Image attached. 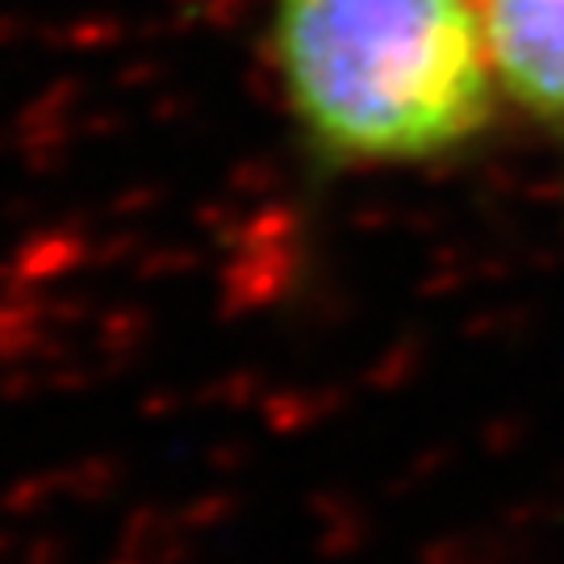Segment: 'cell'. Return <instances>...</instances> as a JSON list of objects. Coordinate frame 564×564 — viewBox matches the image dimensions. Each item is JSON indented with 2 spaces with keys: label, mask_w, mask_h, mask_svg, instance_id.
Instances as JSON below:
<instances>
[{
  "label": "cell",
  "mask_w": 564,
  "mask_h": 564,
  "mask_svg": "<svg viewBox=\"0 0 564 564\" xmlns=\"http://www.w3.org/2000/svg\"><path fill=\"white\" fill-rule=\"evenodd\" d=\"M272 63L305 142L335 163H426L494 121L477 0H272Z\"/></svg>",
  "instance_id": "obj_1"
},
{
  "label": "cell",
  "mask_w": 564,
  "mask_h": 564,
  "mask_svg": "<svg viewBox=\"0 0 564 564\" xmlns=\"http://www.w3.org/2000/svg\"><path fill=\"white\" fill-rule=\"evenodd\" d=\"M502 97L527 118L564 121V0H477Z\"/></svg>",
  "instance_id": "obj_2"
}]
</instances>
